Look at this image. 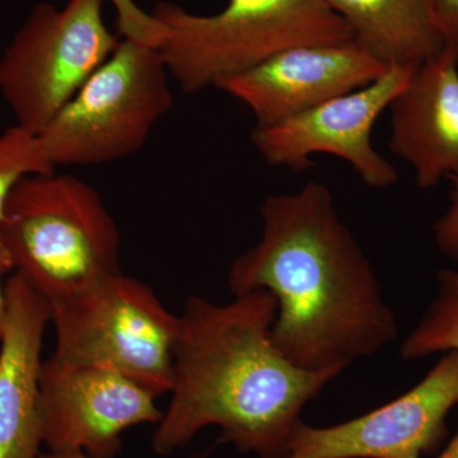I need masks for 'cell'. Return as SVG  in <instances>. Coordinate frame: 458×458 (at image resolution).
Wrapping results in <instances>:
<instances>
[{
  "mask_svg": "<svg viewBox=\"0 0 458 458\" xmlns=\"http://www.w3.org/2000/svg\"><path fill=\"white\" fill-rule=\"evenodd\" d=\"M260 216V240L231 265L228 285L233 295H273L271 336L286 360L343 373L394 342L396 316L327 185L270 195Z\"/></svg>",
  "mask_w": 458,
  "mask_h": 458,
  "instance_id": "cell-1",
  "label": "cell"
},
{
  "mask_svg": "<svg viewBox=\"0 0 458 458\" xmlns=\"http://www.w3.org/2000/svg\"><path fill=\"white\" fill-rule=\"evenodd\" d=\"M276 302L269 292L219 304L191 295L180 316L171 400L156 424L152 450L168 456L205 428L258 458H283L301 412L336 370L291 363L271 336Z\"/></svg>",
  "mask_w": 458,
  "mask_h": 458,
  "instance_id": "cell-2",
  "label": "cell"
},
{
  "mask_svg": "<svg viewBox=\"0 0 458 458\" xmlns=\"http://www.w3.org/2000/svg\"><path fill=\"white\" fill-rule=\"evenodd\" d=\"M0 238L50 303L120 271L122 236L101 194L72 174H32L12 192Z\"/></svg>",
  "mask_w": 458,
  "mask_h": 458,
  "instance_id": "cell-3",
  "label": "cell"
},
{
  "mask_svg": "<svg viewBox=\"0 0 458 458\" xmlns=\"http://www.w3.org/2000/svg\"><path fill=\"white\" fill-rule=\"evenodd\" d=\"M152 14L167 30L158 50L168 73L190 95L216 89L292 47L352 38L324 0H228L210 16L159 2Z\"/></svg>",
  "mask_w": 458,
  "mask_h": 458,
  "instance_id": "cell-4",
  "label": "cell"
},
{
  "mask_svg": "<svg viewBox=\"0 0 458 458\" xmlns=\"http://www.w3.org/2000/svg\"><path fill=\"white\" fill-rule=\"evenodd\" d=\"M50 304L51 357L113 370L157 397L170 394L180 316L146 283L120 270Z\"/></svg>",
  "mask_w": 458,
  "mask_h": 458,
  "instance_id": "cell-5",
  "label": "cell"
},
{
  "mask_svg": "<svg viewBox=\"0 0 458 458\" xmlns=\"http://www.w3.org/2000/svg\"><path fill=\"white\" fill-rule=\"evenodd\" d=\"M158 49L123 38L40 137L54 167L113 164L140 152L174 105Z\"/></svg>",
  "mask_w": 458,
  "mask_h": 458,
  "instance_id": "cell-6",
  "label": "cell"
},
{
  "mask_svg": "<svg viewBox=\"0 0 458 458\" xmlns=\"http://www.w3.org/2000/svg\"><path fill=\"white\" fill-rule=\"evenodd\" d=\"M106 0L32 9L0 56V95L17 125L40 135L119 45L104 20Z\"/></svg>",
  "mask_w": 458,
  "mask_h": 458,
  "instance_id": "cell-7",
  "label": "cell"
},
{
  "mask_svg": "<svg viewBox=\"0 0 458 458\" xmlns=\"http://www.w3.org/2000/svg\"><path fill=\"white\" fill-rule=\"evenodd\" d=\"M415 69L390 68L372 83L339 96L276 125L255 126L251 141L273 167L302 172L312 157L330 155L348 162L367 186L386 189L399 179L396 167L372 143L376 123Z\"/></svg>",
  "mask_w": 458,
  "mask_h": 458,
  "instance_id": "cell-8",
  "label": "cell"
},
{
  "mask_svg": "<svg viewBox=\"0 0 458 458\" xmlns=\"http://www.w3.org/2000/svg\"><path fill=\"white\" fill-rule=\"evenodd\" d=\"M156 394L113 370L73 366L49 358L42 363L40 432L47 452H83L116 458L123 434L157 424L164 411Z\"/></svg>",
  "mask_w": 458,
  "mask_h": 458,
  "instance_id": "cell-9",
  "label": "cell"
},
{
  "mask_svg": "<svg viewBox=\"0 0 458 458\" xmlns=\"http://www.w3.org/2000/svg\"><path fill=\"white\" fill-rule=\"evenodd\" d=\"M458 405V352H448L408 393L331 427L302 423L283 458H421L445 434Z\"/></svg>",
  "mask_w": 458,
  "mask_h": 458,
  "instance_id": "cell-10",
  "label": "cell"
},
{
  "mask_svg": "<svg viewBox=\"0 0 458 458\" xmlns=\"http://www.w3.org/2000/svg\"><path fill=\"white\" fill-rule=\"evenodd\" d=\"M386 71L352 38L292 47L223 81L216 89L245 105L256 126H270L366 87Z\"/></svg>",
  "mask_w": 458,
  "mask_h": 458,
  "instance_id": "cell-11",
  "label": "cell"
},
{
  "mask_svg": "<svg viewBox=\"0 0 458 458\" xmlns=\"http://www.w3.org/2000/svg\"><path fill=\"white\" fill-rule=\"evenodd\" d=\"M390 148L430 189L458 177V45L419 65L394 99Z\"/></svg>",
  "mask_w": 458,
  "mask_h": 458,
  "instance_id": "cell-12",
  "label": "cell"
},
{
  "mask_svg": "<svg viewBox=\"0 0 458 458\" xmlns=\"http://www.w3.org/2000/svg\"><path fill=\"white\" fill-rule=\"evenodd\" d=\"M7 319L0 337V458H40L42 342L51 304L14 271L5 283Z\"/></svg>",
  "mask_w": 458,
  "mask_h": 458,
  "instance_id": "cell-13",
  "label": "cell"
},
{
  "mask_svg": "<svg viewBox=\"0 0 458 458\" xmlns=\"http://www.w3.org/2000/svg\"><path fill=\"white\" fill-rule=\"evenodd\" d=\"M386 68H411L445 47L430 0H324Z\"/></svg>",
  "mask_w": 458,
  "mask_h": 458,
  "instance_id": "cell-14",
  "label": "cell"
},
{
  "mask_svg": "<svg viewBox=\"0 0 458 458\" xmlns=\"http://www.w3.org/2000/svg\"><path fill=\"white\" fill-rule=\"evenodd\" d=\"M437 279V297L401 345V357L405 360L458 352V271H439Z\"/></svg>",
  "mask_w": 458,
  "mask_h": 458,
  "instance_id": "cell-15",
  "label": "cell"
},
{
  "mask_svg": "<svg viewBox=\"0 0 458 458\" xmlns=\"http://www.w3.org/2000/svg\"><path fill=\"white\" fill-rule=\"evenodd\" d=\"M40 137L20 125L0 132V222L5 207L18 183L32 174H53Z\"/></svg>",
  "mask_w": 458,
  "mask_h": 458,
  "instance_id": "cell-16",
  "label": "cell"
},
{
  "mask_svg": "<svg viewBox=\"0 0 458 458\" xmlns=\"http://www.w3.org/2000/svg\"><path fill=\"white\" fill-rule=\"evenodd\" d=\"M117 14V31L123 38L159 49L167 38V30L153 14L147 13L134 0H106Z\"/></svg>",
  "mask_w": 458,
  "mask_h": 458,
  "instance_id": "cell-17",
  "label": "cell"
},
{
  "mask_svg": "<svg viewBox=\"0 0 458 458\" xmlns=\"http://www.w3.org/2000/svg\"><path fill=\"white\" fill-rule=\"evenodd\" d=\"M450 204L433 225V236L443 254L458 261V177H454Z\"/></svg>",
  "mask_w": 458,
  "mask_h": 458,
  "instance_id": "cell-18",
  "label": "cell"
},
{
  "mask_svg": "<svg viewBox=\"0 0 458 458\" xmlns=\"http://www.w3.org/2000/svg\"><path fill=\"white\" fill-rule=\"evenodd\" d=\"M445 44L458 45V0H430Z\"/></svg>",
  "mask_w": 458,
  "mask_h": 458,
  "instance_id": "cell-19",
  "label": "cell"
},
{
  "mask_svg": "<svg viewBox=\"0 0 458 458\" xmlns=\"http://www.w3.org/2000/svg\"><path fill=\"white\" fill-rule=\"evenodd\" d=\"M14 270L13 260L9 254L7 247L0 238V337L4 330L5 319H7V295H5V285L3 286L2 280L7 274Z\"/></svg>",
  "mask_w": 458,
  "mask_h": 458,
  "instance_id": "cell-20",
  "label": "cell"
},
{
  "mask_svg": "<svg viewBox=\"0 0 458 458\" xmlns=\"http://www.w3.org/2000/svg\"><path fill=\"white\" fill-rule=\"evenodd\" d=\"M40 458H90L87 456L83 452H62V454H56V452H42Z\"/></svg>",
  "mask_w": 458,
  "mask_h": 458,
  "instance_id": "cell-21",
  "label": "cell"
},
{
  "mask_svg": "<svg viewBox=\"0 0 458 458\" xmlns=\"http://www.w3.org/2000/svg\"><path fill=\"white\" fill-rule=\"evenodd\" d=\"M437 458H458V430L456 436L448 443L445 450Z\"/></svg>",
  "mask_w": 458,
  "mask_h": 458,
  "instance_id": "cell-22",
  "label": "cell"
}]
</instances>
